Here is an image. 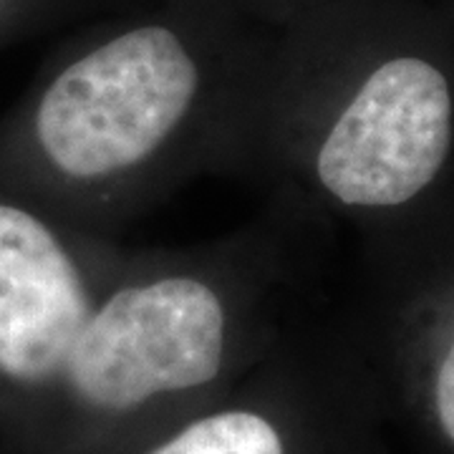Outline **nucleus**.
<instances>
[{
    "label": "nucleus",
    "instance_id": "f257e3e1",
    "mask_svg": "<svg viewBox=\"0 0 454 454\" xmlns=\"http://www.w3.org/2000/svg\"><path fill=\"white\" fill-rule=\"evenodd\" d=\"M268 53L190 18L104 33L0 119V187L114 238L192 179L240 175Z\"/></svg>",
    "mask_w": 454,
    "mask_h": 454
},
{
    "label": "nucleus",
    "instance_id": "f03ea898",
    "mask_svg": "<svg viewBox=\"0 0 454 454\" xmlns=\"http://www.w3.org/2000/svg\"><path fill=\"white\" fill-rule=\"evenodd\" d=\"M309 225L268 205L210 243L127 247L66 361L49 411L129 424L210 394L303 318Z\"/></svg>",
    "mask_w": 454,
    "mask_h": 454
},
{
    "label": "nucleus",
    "instance_id": "39448f33",
    "mask_svg": "<svg viewBox=\"0 0 454 454\" xmlns=\"http://www.w3.org/2000/svg\"><path fill=\"white\" fill-rule=\"evenodd\" d=\"M142 454H293V427L265 402L212 406L164 432Z\"/></svg>",
    "mask_w": 454,
    "mask_h": 454
},
{
    "label": "nucleus",
    "instance_id": "423d86ee",
    "mask_svg": "<svg viewBox=\"0 0 454 454\" xmlns=\"http://www.w3.org/2000/svg\"><path fill=\"white\" fill-rule=\"evenodd\" d=\"M429 399H432V411H434L439 434L454 447V325L442 346L437 364H434Z\"/></svg>",
    "mask_w": 454,
    "mask_h": 454
},
{
    "label": "nucleus",
    "instance_id": "20e7f679",
    "mask_svg": "<svg viewBox=\"0 0 454 454\" xmlns=\"http://www.w3.org/2000/svg\"><path fill=\"white\" fill-rule=\"evenodd\" d=\"M127 247L0 187V402L41 406Z\"/></svg>",
    "mask_w": 454,
    "mask_h": 454
},
{
    "label": "nucleus",
    "instance_id": "7ed1b4c3",
    "mask_svg": "<svg viewBox=\"0 0 454 454\" xmlns=\"http://www.w3.org/2000/svg\"><path fill=\"white\" fill-rule=\"evenodd\" d=\"M454 149V89L434 61L394 53L339 82L306 51H270L240 177L309 225L318 212H396L427 195Z\"/></svg>",
    "mask_w": 454,
    "mask_h": 454
},
{
    "label": "nucleus",
    "instance_id": "0eeeda50",
    "mask_svg": "<svg viewBox=\"0 0 454 454\" xmlns=\"http://www.w3.org/2000/svg\"><path fill=\"white\" fill-rule=\"evenodd\" d=\"M18 11H20V0H0V31L8 28V23L13 20Z\"/></svg>",
    "mask_w": 454,
    "mask_h": 454
}]
</instances>
